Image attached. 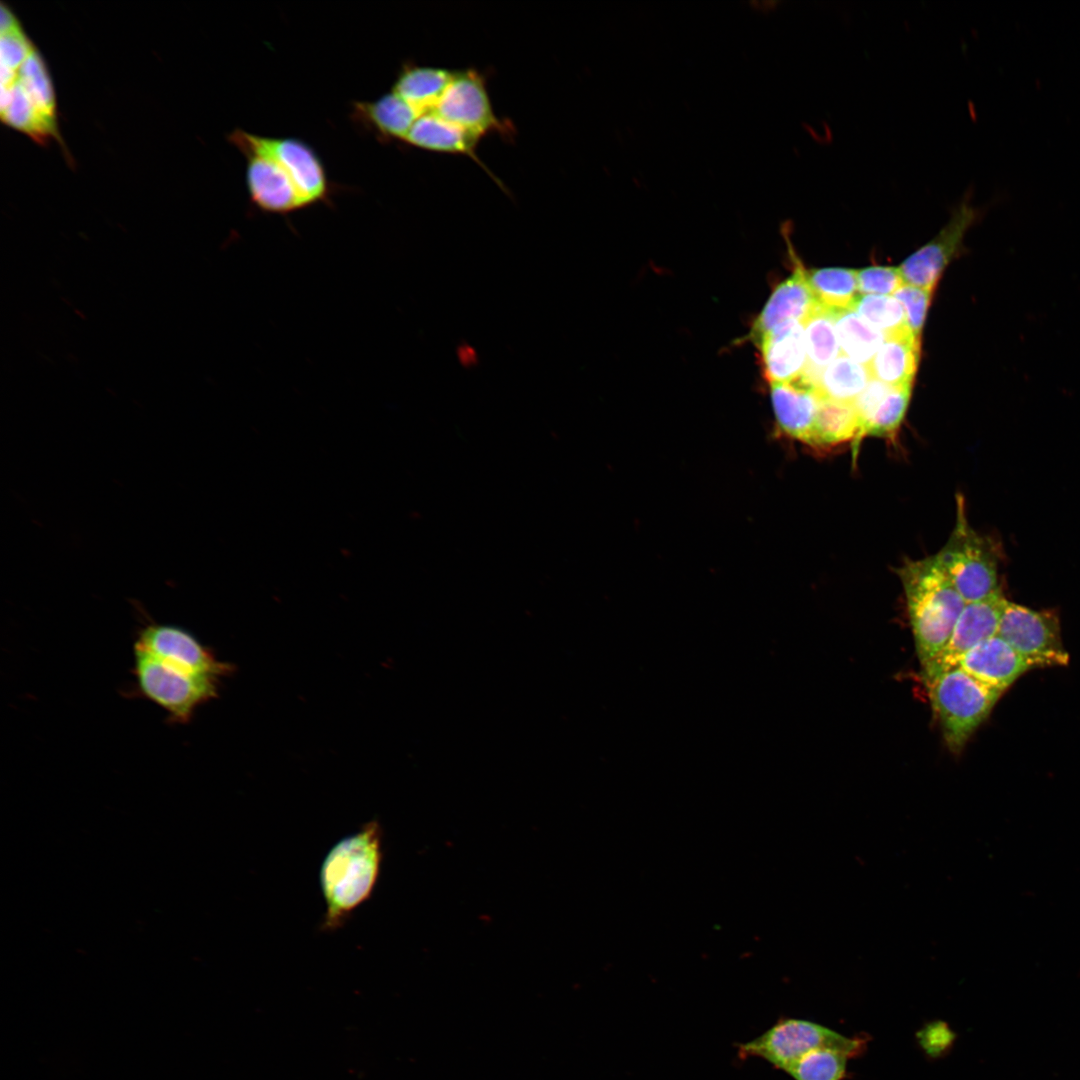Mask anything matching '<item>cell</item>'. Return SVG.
<instances>
[{"mask_svg":"<svg viewBox=\"0 0 1080 1080\" xmlns=\"http://www.w3.org/2000/svg\"><path fill=\"white\" fill-rule=\"evenodd\" d=\"M133 659L138 691L161 707L172 723L189 722L198 707L217 695L216 678L176 669L135 644Z\"/></svg>","mask_w":1080,"mask_h":1080,"instance_id":"6","label":"cell"},{"mask_svg":"<svg viewBox=\"0 0 1080 1080\" xmlns=\"http://www.w3.org/2000/svg\"><path fill=\"white\" fill-rule=\"evenodd\" d=\"M849 1057L832 1049H817L785 1070L794 1080H842Z\"/></svg>","mask_w":1080,"mask_h":1080,"instance_id":"30","label":"cell"},{"mask_svg":"<svg viewBox=\"0 0 1080 1080\" xmlns=\"http://www.w3.org/2000/svg\"><path fill=\"white\" fill-rule=\"evenodd\" d=\"M35 48L21 25L11 31L2 33L0 40L1 68L19 71Z\"/></svg>","mask_w":1080,"mask_h":1080,"instance_id":"34","label":"cell"},{"mask_svg":"<svg viewBox=\"0 0 1080 1080\" xmlns=\"http://www.w3.org/2000/svg\"><path fill=\"white\" fill-rule=\"evenodd\" d=\"M803 325L807 364L802 377L816 388V381L821 372L841 355L833 311L818 304Z\"/></svg>","mask_w":1080,"mask_h":1080,"instance_id":"22","label":"cell"},{"mask_svg":"<svg viewBox=\"0 0 1080 1080\" xmlns=\"http://www.w3.org/2000/svg\"><path fill=\"white\" fill-rule=\"evenodd\" d=\"M250 137L288 171L308 207L328 201L330 186L326 172L310 145L293 137L273 138L252 133Z\"/></svg>","mask_w":1080,"mask_h":1080,"instance_id":"13","label":"cell"},{"mask_svg":"<svg viewBox=\"0 0 1080 1080\" xmlns=\"http://www.w3.org/2000/svg\"><path fill=\"white\" fill-rule=\"evenodd\" d=\"M427 111L479 138L492 133L513 135L512 124L494 113L484 75L473 68L454 70L440 98Z\"/></svg>","mask_w":1080,"mask_h":1080,"instance_id":"7","label":"cell"},{"mask_svg":"<svg viewBox=\"0 0 1080 1080\" xmlns=\"http://www.w3.org/2000/svg\"><path fill=\"white\" fill-rule=\"evenodd\" d=\"M923 680L946 746L951 752L959 753L1003 692L958 666Z\"/></svg>","mask_w":1080,"mask_h":1080,"instance_id":"3","label":"cell"},{"mask_svg":"<svg viewBox=\"0 0 1080 1080\" xmlns=\"http://www.w3.org/2000/svg\"><path fill=\"white\" fill-rule=\"evenodd\" d=\"M453 74L454 70L444 67L404 64L391 91L420 114L437 102Z\"/></svg>","mask_w":1080,"mask_h":1080,"instance_id":"21","label":"cell"},{"mask_svg":"<svg viewBox=\"0 0 1080 1080\" xmlns=\"http://www.w3.org/2000/svg\"><path fill=\"white\" fill-rule=\"evenodd\" d=\"M904 284L899 267L870 266L857 270L858 292L862 295H893Z\"/></svg>","mask_w":1080,"mask_h":1080,"instance_id":"33","label":"cell"},{"mask_svg":"<svg viewBox=\"0 0 1080 1080\" xmlns=\"http://www.w3.org/2000/svg\"><path fill=\"white\" fill-rule=\"evenodd\" d=\"M1007 599L999 591L980 601L966 603L943 649L924 667L923 679L956 666L958 660L980 642L997 635Z\"/></svg>","mask_w":1080,"mask_h":1080,"instance_id":"12","label":"cell"},{"mask_svg":"<svg viewBox=\"0 0 1080 1080\" xmlns=\"http://www.w3.org/2000/svg\"><path fill=\"white\" fill-rule=\"evenodd\" d=\"M919 355L920 340L905 331L886 337L867 366L872 378L889 386H912Z\"/></svg>","mask_w":1080,"mask_h":1080,"instance_id":"19","label":"cell"},{"mask_svg":"<svg viewBox=\"0 0 1080 1080\" xmlns=\"http://www.w3.org/2000/svg\"><path fill=\"white\" fill-rule=\"evenodd\" d=\"M935 555L966 603L980 601L1001 591L999 550L989 537L970 526L962 495L956 496V521L952 533Z\"/></svg>","mask_w":1080,"mask_h":1080,"instance_id":"4","label":"cell"},{"mask_svg":"<svg viewBox=\"0 0 1080 1080\" xmlns=\"http://www.w3.org/2000/svg\"><path fill=\"white\" fill-rule=\"evenodd\" d=\"M134 644L160 661L190 674L219 679L231 669L179 626L149 623L140 629Z\"/></svg>","mask_w":1080,"mask_h":1080,"instance_id":"11","label":"cell"},{"mask_svg":"<svg viewBox=\"0 0 1080 1080\" xmlns=\"http://www.w3.org/2000/svg\"><path fill=\"white\" fill-rule=\"evenodd\" d=\"M18 81L32 103L47 118L57 121L56 96L46 63L35 48L19 69Z\"/></svg>","mask_w":1080,"mask_h":1080,"instance_id":"28","label":"cell"},{"mask_svg":"<svg viewBox=\"0 0 1080 1080\" xmlns=\"http://www.w3.org/2000/svg\"><path fill=\"white\" fill-rule=\"evenodd\" d=\"M868 1039L846 1037L820 1024L795 1018H781L759 1037L738 1045V1055L761 1058L786 1070L804 1055L817 1049H832L849 1058L862 1055Z\"/></svg>","mask_w":1080,"mask_h":1080,"instance_id":"5","label":"cell"},{"mask_svg":"<svg viewBox=\"0 0 1080 1080\" xmlns=\"http://www.w3.org/2000/svg\"><path fill=\"white\" fill-rule=\"evenodd\" d=\"M756 345L769 384L791 382L803 375L807 364L803 323L785 324L763 336Z\"/></svg>","mask_w":1080,"mask_h":1080,"instance_id":"17","label":"cell"},{"mask_svg":"<svg viewBox=\"0 0 1080 1080\" xmlns=\"http://www.w3.org/2000/svg\"><path fill=\"white\" fill-rule=\"evenodd\" d=\"M358 120L384 139L402 141L417 119L416 110L394 92L375 101L355 104Z\"/></svg>","mask_w":1080,"mask_h":1080,"instance_id":"20","label":"cell"},{"mask_svg":"<svg viewBox=\"0 0 1080 1080\" xmlns=\"http://www.w3.org/2000/svg\"><path fill=\"white\" fill-rule=\"evenodd\" d=\"M841 354L868 365L886 336L853 310L833 311Z\"/></svg>","mask_w":1080,"mask_h":1080,"instance_id":"25","label":"cell"},{"mask_svg":"<svg viewBox=\"0 0 1080 1080\" xmlns=\"http://www.w3.org/2000/svg\"><path fill=\"white\" fill-rule=\"evenodd\" d=\"M20 26L14 13L4 3L1 4V28L0 32L6 33Z\"/></svg>","mask_w":1080,"mask_h":1080,"instance_id":"35","label":"cell"},{"mask_svg":"<svg viewBox=\"0 0 1080 1080\" xmlns=\"http://www.w3.org/2000/svg\"><path fill=\"white\" fill-rule=\"evenodd\" d=\"M481 138L427 111L418 115L403 140L404 143L431 152L460 154L470 157L504 189L476 154Z\"/></svg>","mask_w":1080,"mask_h":1080,"instance_id":"18","label":"cell"},{"mask_svg":"<svg viewBox=\"0 0 1080 1080\" xmlns=\"http://www.w3.org/2000/svg\"><path fill=\"white\" fill-rule=\"evenodd\" d=\"M382 861V829L376 820L338 841L320 869L326 904L321 928L341 927L351 913L371 895Z\"/></svg>","mask_w":1080,"mask_h":1080,"instance_id":"1","label":"cell"},{"mask_svg":"<svg viewBox=\"0 0 1080 1080\" xmlns=\"http://www.w3.org/2000/svg\"><path fill=\"white\" fill-rule=\"evenodd\" d=\"M229 140L247 159L246 184L250 201L257 210L286 216L308 208L288 171L260 149L249 132L236 129Z\"/></svg>","mask_w":1080,"mask_h":1080,"instance_id":"8","label":"cell"},{"mask_svg":"<svg viewBox=\"0 0 1080 1080\" xmlns=\"http://www.w3.org/2000/svg\"><path fill=\"white\" fill-rule=\"evenodd\" d=\"M956 666L1001 692L1009 688L1022 674L1034 668L998 635L974 646L958 660Z\"/></svg>","mask_w":1080,"mask_h":1080,"instance_id":"15","label":"cell"},{"mask_svg":"<svg viewBox=\"0 0 1080 1080\" xmlns=\"http://www.w3.org/2000/svg\"><path fill=\"white\" fill-rule=\"evenodd\" d=\"M860 423L853 403H843L820 397L812 446L836 445L856 441Z\"/></svg>","mask_w":1080,"mask_h":1080,"instance_id":"26","label":"cell"},{"mask_svg":"<svg viewBox=\"0 0 1080 1080\" xmlns=\"http://www.w3.org/2000/svg\"><path fill=\"white\" fill-rule=\"evenodd\" d=\"M819 304L832 311L852 310L858 296L857 270L828 267L806 271Z\"/></svg>","mask_w":1080,"mask_h":1080,"instance_id":"27","label":"cell"},{"mask_svg":"<svg viewBox=\"0 0 1080 1080\" xmlns=\"http://www.w3.org/2000/svg\"><path fill=\"white\" fill-rule=\"evenodd\" d=\"M0 111L1 120L7 126L25 133L39 144H46L50 139L60 140L57 121L37 109L18 79L11 90H1Z\"/></svg>","mask_w":1080,"mask_h":1080,"instance_id":"23","label":"cell"},{"mask_svg":"<svg viewBox=\"0 0 1080 1080\" xmlns=\"http://www.w3.org/2000/svg\"><path fill=\"white\" fill-rule=\"evenodd\" d=\"M997 635L1034 668L1068 663L1069 655L1062 643L1059 619L1051 611H1038L1007 600Z\"/></svg>","mask_w":1080,"mask_h":1080,"instance_id":"9","label":"cell"},{"mask_svg":"<svg viewBox=\"0 0 1080 1080\" xmlns=\"http://www.w3.org/2000/svg\"><path fill=\"white\" fill-rule=\"evenodd\" d=\"M871 379L867 365L841 354L821 372L816 391L823 398L853 403Z\"/></svg>","mask_w":1080,"mask_h":1080,"instance_id":"24","label":"cell"},{"mask_svg":"<svg viewBox=\"0 0 1080 1080\" xmlns=\"http://www.w3.org/2000/svg\"><path fill=\"white\" fill-rule=\"evenodd\" d=\"M921 667L946 645L966 602L937 556L907 561L897 570Z\"/></svg>","mask_w":1080,"mask_h":1080,"instance_id":"2","label":"cell"},{"mask_svg":"<svg viewBox=\"0 0 1080 1080\" xmlns=\"http://www.w3.org/2000/svg\"><path fill=\"white\" fill-rule=\"evenodd\" d=\"M979 216L970 202V192L952 209L951 217L939 233L899 266L906 284L933 291L943 270L960 248L963 237Z\"/></svg>","mask_w":1080,"mask_h":1080,"instance_id":"10","label":"cell"},{"mask_svg":"<svg viewBox=\"0 0 1080 1080\" xmlns=\"http://www.w3.org/2000/svg\"><path fill=\"white\" fill-rule=\"evenodd\" d=\"M852 310L886 337L910 331L904 309L893 296L859 294Z\"/></svg>","mask_w":1080,"mask_h":1080,"instance_id":"29","label":"cell"},{"mask_svg":"<svg viewBox=\"0 0 1080 1080\" xmlns=\"http://www.w3.org/2000/svg\"><path fill=\"white\" fill-rule=\"evenodd\" d=\"M776 422L788 436L811 445L820 396L802 376L791 382L770 384Z\"/></svg>","mask_w":1080,"mask_h":1080,"instance_id":"16","label":"cell"},{"mask_svg":"<svg viewBox=\"0 0 1080 1080\" xmlns=\"http://www.w3.org/2000/svg\"><path fill=\"white\" fill-rule=\"evenodd\" d=\"M818 304L808 283L806 270L798 264L793 274L775 288L755 319L751 330L753 341L757 343L763 336L785 324L804 323Z\"/></svg>","mask_w":1080,"mask_h":1080,"instance_id":"14","label":"cell"},{"mask_svg":"<svg viewBox=\"0 0 1080 1080\" xmlns=\"http://www.w3.org/2000/svg\"><path fill=\"white\" fill-rule=\"evenodd\" d=\"M892 296L902 305L911 333L920 340L932 291L904 283Z\"/></svg>","mask_w":1080,"mask_h":1080,"instance_id":"32","label":"cell"},{"mask_svg":"<svg viewBox=\"0 0 1080 1080\" xmlns=\"http://www.w3.org/2000/svg\"><path fill=\"white\" fill-rule=\"evenodd\" d=\"M912 386H891L878 402L863 429L866 435L887 437L893 435L902 423L911 396Z\"/></svg>","mask_w":1080,"mask_h":1080,"instance_id":"31","label":"cell"}]
</instances>
